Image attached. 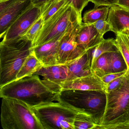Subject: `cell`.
<instances>
[{
	"instance_id": "cell-18",
	"label": "cell",
	"mask_w": 129,
	"mask_h": 129,
	"mask_svg": "<svg viewBox=\"0 0 129 129\" xmlns=\"http://www.w3.org/2000/svg\"><path fill=\"white\" fill-rule=\"evenodd\" d=\"M42 66L41 62L32 52L31 50V53L26 58L17 73V79L33 75Z\"/></svg>"
},
{
	"instance_id": "cell-15",
	"label": "cell",
	"mask_w": 129,
	"mask_h": 129,
	"mask_svg": "<svg viewBox=\"0 0 129 129\" xmlns=\"http://www.w3.org/2000/svg\"><path fill=\"white\" fill-rule=\"evenodd\" d=\"M66 65L68 72L66 80L85 76L94 72L92 69L90 58L87 51L79 58Z\"/></svg>"
},
{
	"instance_id": "cell-35",
	"label": "cell",
	"mask_w": 129,
	"mask_h": 129,
	"mask_svg": "<svg viewBox=\"0 0 129 129\" xmlns=\"http://www.w3.org/2000/svg\"><path fill=\"white\" fill-rule=\"evenodd\" d=\"M0 79H1V68H0Z\"/></svg>"
},
{
	"instance_id": "cell-26",
	"label": "cell",
	"mask_w": 129,
	"mask_h": 129,
	"mask_svg": "<svg viewBox=\"0 0 129 129\" xmlns=\"http://www.w3.org/2000/svg\"><path fill=\"white\" fill-rule=\"evenodd\" d=\"M92 24L98 32L102 35L104 36L107 32L111 31L110 26L107 20H99Z\"/></svg>"
},
{
	"instance_id": "cell-19",
	"label": "cell",
	"mask_w": 129,
	"mask_h": 129,
	"mask_svg": "<svg viewBox=\"0 0 129 129\" xmlns=\"http://www.w3.org/2000/svg\"><path fill=\"white\" fill-rule=\"evenodd\" d=\"M68 4V0H51L41 6V16L44 22L47 21L60 9Z\"/></svg>"
},
{
	"instance_id": "cell-7",
	"label": "cell",
	"mask_w": 129,
	"mask_h": 129,
	"mask_svg": "<svg viewBox=\"0 0 129 129\" xmlns=\"http://www.w3.org/2000/svg\"><path fill=\"white\" fill-rule=\"evenodd\" d=\"M106 94L107 104L100 124L129 123V72L127 70L120 85Z\"/></svg>"
},
{
	"instance_id": "cell-8",
	"label": "cell",
	"mask_w": 129,
	"mask_h": 129,
	"mask_svg": "<svg viewBox=\"0 0 129 129\" xmlns=\"http://www.w3.org/2000/svg\"><path fill=\"white\" fill-rule=\"evenodd\" d=\"M41 16L40 7L32 5L14 21L5 33L1 42L7 43L21 38Z\"/></svg>"
},
{
	"instance_id": "cell-33",
	"label": "cell",
	"mask_w": 129,
	"mask_h": 129,
	"mask_svg": "<svg viewBox=\"0 0 129 129\" xmlns=\"http://www.w3.org/2000/svg\"><path fill=\"white\" fill-rule=\"evenodd\" d=\"M117 5L129 10V0H119Z\"/></svg>"
},
{
	"instance_id": "cell-13",
	"label": "cell",
	"mask_w": 129,
	"mask_h": 129,
	"mask_svg": "<svg viewBox=\"0 0 129 129\" xmlns=\"http://www.w3.org/2000/svg\"><path fill=\"white\" fill-rule=\"evenodd\" d=\"M104 39L92 24L82 23L77 28L76 40L78 45L86 51L92 48Z\"/></svg>"
},
{
	"instance_id": "cell-10",
	"label": "cell",
	"mask_w": 129,
	"mask_h": 129,
	"mask_svg": "<svg viewBox=\"0 0 129 129\" xmlns=\"http://www.w3.org/2000/svg\"><path fill=\"white\" fill-rule=\"evenodd\" d=\"M60 91L65 90L101 91L105 92L107 85L101 78L93 72L90 75L58 83Z\"/></svg>"
},
{
	"instance_id": "cell-14",
	"label": "cell",
	"mask_w": 129,
	"mask_h": 129,
	"mask_svg": "<svg viewBox=\"0 0 129 129\" xmlns=\"http://www.w3.org/2000/svg\"><path fill=\"white\" fill-rule=\"evenodd\" d=\"M61 38L55 39L32 47V52L41 62L42 66L59 65L57 62V55Z\"/></svg>"
},
{
	"instance_id": "cell-1",
	"label": "cell",
	"mask_w": 129,
	"mask_h": 129,
	"mask_svg": "<svg viewBox=\"0 0 129 129\" xmlns=\"http://www.w3.org/2000/svg\"><path fill=\"white\" fill-rule=\"evenodd\" d=\"M59 86L33 75L16 80L0 88V98L14 99L30 108L57 101Z\"/></svg>"
},
{
	"instance_id": "cell-9",
	"label": "cell",
	"mask_w": 129,
	"mask_h": 129,
	"mask_svg": "<svg viewBox=\"0 0 129 129\" xmlns=\"http://www.w3.org/2000/svg\"><path fill=\"white\" fill-rule=\"evenodd\" d=\"M79 27L66 33L60 39L57 55L59 65L68 64L86 51L80 48L76 41V33Z\"/></svg>"
},
{
	"instance_id": "cell-25",
	"label": "cell",
	"mask_w": 129,
	"mask_h": 129,
	"mask_svg": "<svg viewBox=\"0 0 129 129\" xmlns=\"http://www.w3.org/2000/svg\"><path fill=\"white\" fill-rule=\"evenodd\" d=\"M68 4L72 6L80 18H82L83 10L89 2V0H68Z\"/></svg>"
},
{
	"instance_id": "cell-12",
	"label": "cell",
	"mask_w": 129,
	"mask_h": 129,
	"mask_svg": "<svg viewBox=\"0 0 129 129\" xmlns=\"http://www.w3.org/2000/svg\"><path fill=\"white\" fill-rule=\"evenodd\" d=\"M107 21L116 35L129 36V10L117 5L110 7Z\"/></svg>"
},
{
	"instance_id": "cell-20",
	"label": "cell",
	"mask_w": 129,
	"mask_h": 129,
	"mask_svg": "<svg viewBox=\"0 0 129 129\" xmlns=\"http://www.w3.org/2000/svg\"><path fill=\"white\" fill-rule=\"evenodd\" d=\"M110 7L104 6L101 8H94L86 11L82 18L84 23L92 24L101 19L107 20L108 17Z\"/></svg>"
},
{
	"instance_id": "cell-30",
	"label": "cell",
	"mask_w": 129,
	"mask_h": 129,
	"mask_svg": "<svg viewBox=\"0 0 129 129\" xmlns=\"http://www.w3.org/2000/svg\"><path fill=\"white\" fill-rule=\"evenodd\" d=\"M127 70L125 71L119 72L110 73H107L104 75L102 77H101V79L102 82L107 85L116 78H118L125 74Z\"/></svg>"
},
{
	"instance_id": "cell-24",
	"label": "cell",
	"mask_w": 129,
	"mask_h": 129,
	"mask_svg": "<svg viewBox=\"0 0 129 129\" xmlns=\"http://www.w3.org/2000/svg\"><path fill=\"white\" fill-rule=\"evenodd\" d=\"M44 20L41 16L29 28L21 38L32 43L39 34L44 25Z\"/></svg>"
},
{
	"instance_id": "cell-5",
	"label": "cell",
	"mask_w": 129,
	"mask_h": 129,
	"mask_svg": "<svg viewBox=\"0 0 129 129\" xmlns=\"http://www.w3.org/2000/svg\"><path fill=\"white\" fill-rule=\"evenodd\" d=\"M82 23V18L72 6L67 4L44 23L39 34L32 43V47L61 38Z\"/></svg>"
},
{
	"instance_id": "cell-29",
	"label": "cell",
	"mask_w": 129,
	"mask_h": 129,
	"mask_svg": "<svg viewBox=\"0 0 129 129\" xmlns=\"http://www.w3.org/2000/svg\"><path fill=\"white\" fill-rule=\"evenodd\" d=\"M125 74L116 78L107 84L105 93H108L115 90L120 85L124 80Z\"/></svg>"
},
{
	"instance_id": "cell-34",
	"label": "cell",
	"mask_w": 129,
	"mask_h": 129,
	"mask_svg": "<svg viewBox=\"0 0 129 129\" xmlns=\"http://www.w3.org/2000/svg\"><path fill=\"white\" fill-rule=\"evenodd\" d=\"M33 5L41 7L44 4L51 1V0H31Z\"/></svg>"
},
{
	"instance_id": "cell-21",
	"label": "cell",
	"mask_w": 129,
	"mask_h": 129,
	"mask_svg": "<svg viewBox=\"0 0 129 129\" xmlns=\"http://www.w3.org/2000/svg\"><path fill=\"white\" fill-rule=\"evenodd\" d=\"M127 69L125 61L120 51L111 52L107 73L119 72Z\"/></svg>"
},
{
	"instance_id": "cell-28",
	"label": "cell",
	"mask_w": 129,
	"mask_h": 129,
	"mask_svg": "<svg viewBox=\"0 0 129 129\" xmlns=\"http://www.w3.org/2000/svg\"><path fill=\"white\" fill-rule=\"evenodd\" d=\"M94 129H129L128 123L95 125Z\"/></svg>"
},
{
	"instance_id": "cell-32",
	"label": "cell",
	"mask_w": 129,
	"mask_h": 129,
	"mask_svg": "<svg viewBox=\"0 0 129 129\" xmlns=\"http://www.w3.org/2000/svg\"><path fill=\"white\" fill-rule=\"evenodd\" d=\"M16 1V0H2L0 1V13Z\"/></svg>"
},
{
	"instance_id": "cell-3",
	"label": "cell",
	"mask_w": 129,
	"mask_h": 129,
	"mask_svg": "<svg viewBox=\"0 0 129 129\" xmlns=\"http://www.w3.org/2000/svg\"><path fill=\"white\" fill-rule=\"evenodd\" d=\"M57 101L86 114L99 125L105 111L107 96L103 91L65 90L59 92Z\"/></svg>"
},
{
	"instance_id": "cell-2",
	"label": "cell",
	"mask_w": 129,
	"mask_h": 129,
	"mask_svg": "<svg viewBox=\"0 0 129 129\" xmlns=\"http://www.w3.org/2000/svg\"><path fill=\"white\" fill-rule=\"evenodd\" d=\"M31 108L44 129H74V121L79 119L92 122L89 115L60 101Z\"/></svg>"
},
{
	"instance_id": "cell-11",
	"label": "cell",
	"mask_w": 129,
	"mask_h": 129,
	"mask_svg": "<svg viewBox=\"0 0 129 129\" xmlns=\"http://www.w3.org/2000/svg\"><path fill=\"white\" fill-rule=\"evenodd\" d=\"M32 4L31 0H16L0 13V39L19 16Z\"/></svg>"
},
{
	"instance_id": "cell-36",
	"label": "cell",
	"mask_w": 129,
	"mask_h": 129,
	"mask_svg": "<svg viewBox=\"0 0 129 129\" xmlns=\"http://www.w3.org/2000/svg\"><path fill=\"white\" fill-rule=\"evenodd\" d=\"M2 1V0H0V1Z\"/></svg>"
},
{
	"instance_id": "cell-27",
	"label": "cell",
	"mask_w": 129,
	"mask_h": 129,
	"mask_svg": "<svg viewBox=\"0 0 129 129\" xmlns=\"http://www.w3.org/2000/svg\"><path fill=\"white\" fill-rule=\"evenodd\" d=\"M96 124L88 120L79 119L74 122V129H94Z\"/></svg>"
},
{
	"instance_id": "cell-4",
	"label": "cell",
	"mask_w": 129,
	"mask_h": 129,
	"mask_svg": "<svg viewBox=\"0 0 129 129\" xmlns=\"http://www.w3.org/2000/svg\"><path fill=\"white\" fill-rule=\"evenodd\" d=\"M32 42L21 38L7 43L0 42V88L17 79L23 64L31 53Z\"/></svg>"
},
{
	"instance_id": "cell-6",
	"label": "cell",
	"mask_w": 129,
	"mask_h": 129,
	"mask_svg": "<svg viewBox=\"0 0 129 129\" xmlns=\"http://www.w3.org/2000/svg\"><path fill=\"white\" fill-rule=\"evenodd\" d=\"M1 122L4 129H44L31 108L10 98H2Z\"/></svg>"
},
{
	"instance_id": "cell-17",
	"label": "cell",
	"mask_w": 129,
	"mask_h": 129,
	"mask_svg": "<svg viewBox=\"0 0 129 129\" xmlns=\"http://www.w3.org/2000/svg\"><path fill=\"white\" fill-rule=\"evenodd\" d=\"M117 51L119 50L116 45L115 39L113 38L104 39L95 47L88 50L92 69L96 60L102 55Z\"/></svg>"
},
{
	"instance_id": "cell-31",
	"label": "cell",
	"mask_w": 129,
	"mask_h": 129,
	"mask_svg": "<svg viewBox=\"0 0 129 129\" xmlns=\"http://www.w3.org/2000/svg\"><path fill=\"white\" fill-rule=\"evenodd\" d=\"M94 5V8H98L101 6L111 7L117 5L119 0H89Z\"/></svg>"
},
{
	"instance_id": "cell-16",
	"label": "cell",
	"mask_w": 129,
	"mask_h": 129,
	"mask_svg": "<svg viewBox=\"0 0 129 129\" xmlns=\"http://www.w3.org/2000/svg\"><path fill=\"white\" fill-rule=\"evenodd\" d=\"M67 68L66 65L42 66L33 75L41 76L44 79L54 83L67 80Z\"/></svg>"
},
{
	"instance_id": "cell-23",
	"label": "cell",
	"mask_w": 129,
	"mask_h": 129,
	"mask_svg": "<svg viewBox=\"0 0 129 129\" xmlns=\"http://www.w3.org/2000/svg\"><path fill=\"white\" fill-rule=\"evenodd\" d=\"M110 52L101 55L96 60L92 68L93 72L100 78L108 73Z\"/></svg>"
},
{
	"instance_id": "cell-22",
	"label": "cell",
	"mask_w": 129,
	"mask_h": 129,
	"mask_svg": "<svg viewBox=\"0 0 129 129\" xmlns=\"http://www.w3.org/2000/svg\"><path fill=\"white\" fill-rule=\"evenodd\" d=\"M116 35V45L125 61L129 72V36L121 34Z\"/></svg>"
}]
</instances>
